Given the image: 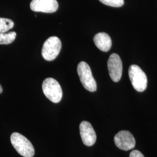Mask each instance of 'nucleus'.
<instances>
[{
    "label": "nucleus",
    "mask_w": 157,
    "mask_h": 157,
    "mask_svg": "<svg viewBox=\"0 0 157 157\" xmlns=\"http://www.w3.org/2000/svg\"><path fill=\"white\" fill-rule=\"evenodd\" d=\"M77 71L80 82L84 88L90 92L97 90V83L87 63L82 61L78 64Z\"/></svg>",
    "instance_id": "obj_3"
},
{
    "label": "nucleus",
    "mask_w": 157,
    "mask_h": 157,
    "mask_svg": "<svg viewBox=\"0 0 157 157\" xmlns=\"http://www.w3.org/2000/svg\"><path fill=\"white\" fill-rule=\"evenodd\" d=\"M114 142L121 150L128 151L135 148L136 141L133 135L128 130H122L114 137Z\"/></svg>",
    "instance_id": "obj_7"
},
{
    "label": "nucleus",
    "mask_w": 157,
    "mask_h": 157,
    "mask_svg": "<svg viewBox=\"0 0 157 157\" xmlns=\"http://www.w3.org/2000/svg\"><path fill=\"white\" fill-rule=\"evenodd\" d=\"M108 69L109 75L114 82H118L122 78L123 65L120 58L116 53L112 54L108 61Z\"/></svg>",
    "instance_id": "obj_6"
},
{
    "label": "nucleus",
    "mask_w": 157,
    "mask_h": 157,
    "mask_svg": "<svg viewBox=\"0 0 157 157\" xmlns=\"http://www.w3.org/2000/svg\"><path fill=\"white\" fill-rule=\"evenodd\" d=\"M62 44L60 39L56 36H52L45 41L41 51L43 58L48 61L54 60L61 49Z\"/></svg>",
    "instance_id": "obj_5"
},
{
    "label": "nucleus",
    "mask_w": 157,
    "mask_h": 157,
    "mask_svg": "<svg viewBox=\"0 0 157 157\" xmlns=\"http://www.w3.org/2000/svg\"><path fill=\"white\" fill-rule=\"evenodd\" d=\"M42 89L44 95L54 103L59 102L62 97V90L59 83L56 79L48 78L43 83Z\"/></svg>",
    "instance_id": "obj_2"
},
{
    "label": "nucleus",
    "mask_w": 157,
    "mask_h": 157,
    "mask_svg": "<svg viewBox=\"0 0 157 157\" xmlns=\"http://www.w3.org/2000/svg\"><path fill=\"white\" fill-rule=\"evenodd\" d=\"M17 33L15 32L10 33H0V44H10L16 39Z\"/></svg>",
    "instance_id": "obj_11"
},
{
    "label": "nucleus",
    "mask_w": 157,
    "mask_h": 157,
    "mask_svg": "<svg viewBox=\"0 0 157 157\" xmlns=\"http://www.w3.org/2000/svg\"><path fill=\"white\" fill-rule=\"evenodd\" d=\"M14 26L13 22L7 18L0 17V33H6Z\"/></svg>",
    "instance_id": "obj_12"
},
{
    "label": "nucleus",
    "mask_w": 157,
    "mask_h": 157,
    "mask_svg": "<svg viewBox=\"0 0 157 157\" xmlns=\"http://www.w3.org/2000/svg\"><path fill=\"white\" fill-rule=\"evenodd\" d=\"M80 134L82 140L85 146H93L96 141L97 136L92 125L87 121H83L80 124Z\"/></svg>",
    "instance_id": "obj_9"
},
{
    "label": "nucleus",
    "mask_w": 157,
    "mask_h": 157,
    "mask_svg": "<svg viewBox=\"0 0 157 157\" xmlns=\"http://www.w3.org/2000/svg\"><path fill=\"white\" fill-rule=\"evenodd\" d=\"M2 92V88L1 86L0 85V94H1Z\"/></svg>",
    "instance_id": "obj_15"
},
{
    "label": "nucleus",
    "mask_w": 157,
    "mask_h": 157,
    "mask_svg": "<svg viewBox=\"0 0 157 157\" xmlns=\"http://www.w3.org/2000/svg\"><path fill=\"white\" fill-rule=\"evenodd\" d=\"M129 76L132 84L135 90L143 92L147 87V78L146 73L136 65H132L129 68Z\"/></svg>",
    "instance_id": "obj_4"
},
{
    "label": "nucleus",
    "mask_w": 157,
    "mask_h": 157,
    "mask_svg": "<svg viewBox=\"0 0 157 157\" xmlns=\"http://www.w3.org/2000/svg\"><path fill=\"white\" fill-rule=\"evenodd\" d=\"M130 157H144L143 154L138 150H133L130 152Z\"/></svg>",
    "instance_id": "obj_14"
},
{
    "label": "nucleus",
    "mask_w": 157,
    "mask_h": 157,
    "mask_svg": "<svg viewBox=\"0 0 157 157\" xmlns=\"http://www.w3.org/2000/svg\"><path fill=\"white\" fill-rule=\"evenodd\" d=\"M93 41L96 47L104 52H108L112 47L111 39L106 33L101 32L95 34Z\"/></svg>",
    "instance_id": "obj_10"
},
{
    "label": "nucleus",
    "mask_w": 157,
    "mask_h": 157,
    "mask_svg": "<svg viewBox=\"0 0 157 157\" xmlns=\"http://www.w3.org/2000/svg\"><path fill=\"white\" fill-rule=\"evenodd\" d=\"M30 6L33 11L54 13L58 8V3L56 0H32Z\"/></svg>",
    "instance_id": "obj_8"
},
{
    "label": "nucleus",
    "mask_w": 157,
    "mask_h": 157,
    "mask_svg": "<svg viewBox=\"0 0 157 157\" xmlns=\"http://www.w3.org/2000/svg\"><path fill=\"white\" fill-rule=\"evenodd\" d=\"M11 142L14 148L23 157H33L34 148L31 142L22 135L13 133L11 136Z\"/></svg>",
    "instance_id": "obj_1"
},
{
    "label": "nucleus",
    "mask_w": 157,
    "mask_h": 157,
    "mask_svg": "<svg viewBox=\"0 0 157 157\" xmlns=\"http://www.w3.org/2000/svg\"><path fill=\"white\" fill-rule=\"evenodd\" d=\"M102 4L112 7H121L124 6V0H99Z\"/></svg>",
    "instance_id": "obj_13"
}]
</instances>
